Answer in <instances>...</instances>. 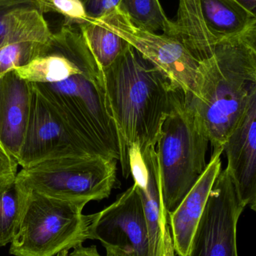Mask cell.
<instances>
[{"instance_id":"603a6c76","label":"cell","mask_w":256,"mask_h":256,"mask_svg":"<svg viewBox=\"0 0 256 256\" xmlns=\"http://www.w3.org/2000/svg\"><path fill=\"white\" fill-rule=\"evenodd\" d=\"M36 7L42 14L55 12L64 16L66 24L78 26L89 20L80 0H36Z\"/></svg>"},{"instance_id":"7a4b0ae2","label":"cell","mask_w":256,"mask_h":256,"mask_svg":"<svg viewBox=\"0 0 256 256\" xmlns=\"http://www.w3.org/2000/svg\"><path fill=\"white\" fill-rule=\"evenodd\" d=\"M256 92V24L222 39L198 64L195 93L187 97L208 134L212 154L223 144Z\"/></svg>"},{"instance_id":"484cf974","label":"cell","mask_w":256,"mask_h":256,"mask_svg":"<svg viewBox=\"0 0 256 256\" xmlns=\"http://www.w3.org/2000/svg\"><path fill=\"white\" fill-rule=\"evenodd\" d=\"M68 256H102L98 252L96 246L84 248L82 245L74 248L73 252H71Z\"/></svg>"},{"instance_id":"6da1fadb","label":"cell","mask_w":256,"mask_h":256,"mask_svg":"<svg viewBox=\"0 0 256 256\" xmlns=\"http://www.w3.org/2000/svg\"><path fill=\"white\" fill-rule=\"evenodd\" d=\"M107 102L115 124L122 174H131V155L156 147L176 88L127 43L103 70Z\"/></svg>"},{"instance_id":"44dd1931","label":"cell","mask_w":256,"mask_h":256,"mask_svg":"<svg viewBox=\"0 0 256 256\" xmlns=\"http://www.w3.org/2000/svg\"><path fill=\"white\" fill-rule=\"evenodd\" d=\"M48 24L33 4L0 6V46L11 39Z\"/></svg>"},{"instance_id":"5b68a950","label":"cell","mask_w":256,"mask_h":256,"mask_svg":"<svg viewBox=\"0 0 256 256\" xmlns=\"http://www.w3.org/2000/svg\"><path fill=\"white\" fill-rule=\"evenodd\" d=\"M24 191L21 218L9 250L12 255L56 256L88 240L91 216L83 214L86 203Z\"/></svg>"},{"instance_id":"d4e9b609","label":"cell","mask_w":256,"mask_h":256,"mask_svg":"<svg viewBox=\"0 0 256 256\" xmlns=\"http://www.w3.org/2000/svg\"><path fill=\"white\" fill-rule=\"evenodd\" d=\"M18 164L0 144V183L15 178L18 173Z\"/></svg>"},{"instance_id":"e0dca14e","label":"cell","mask_w":256,"mask_h":256,"mask_svg":"<svg viewBox=\"0 0 256 256\" xmlns=\"http://www.w3.org/2000/svg\"><path fill=\"white\" fill-rule=\"evenodd\" d=\"M207 28L217 38L241 34L256 24V14L235 0H199Z\"/></svg>"},{"instance_id":"5bb4252c","label":"cell","mask_w":256,"mask_h":256,"mask_svg":"<svg viewBox=\"0 0 256 256\" xmlns=\"http://www.w3.org/2000/svg\"><path fill=\"white\" fill-rule=\"evenodd\" d=\"M33 85L15 70L0 76V144L18 162L30 118Z\"/></svg>"},{"instance_id":"d6986e66","label":"cell","mask_w":256,"mask_h":256,"mask_svg":"<svg viewBox=\"0 0 256 256\" xmlns=\"http://www.w3.org/2000/svg\"><path fill=\"white\" fill-rule=\"evenodd\" d=\"M90 52L102 70L109 67L127 45L122 38L105 28L96 20L78 26Z\"/></svg>"},{"instance_id":"f1b7e54d","label":"cell","mask_w":256,"mask_h":256,"mask_svg":"<svg viewBox=\"0 0 256 256\" xmlns=\"http://www.w3.org/2000/svg\"><path fill=\"white\" fill-rule=\"evenodd\" d=\"M235 1L240 3L243 7L247 9L249 12L256 14V0H235Z\"/></svg>"},{"instance_id":"83f0119b","label":"cell","mask_w":256,"mask_h":256,"mask_svg":"<svg viewBox=\"0 0 256 256\" xmlns=\"http://www.w3.org/2000/svg\"><path fill=\"white\" fill-rule=\"evenodd\" d=\"M22 4H33L36 7V0H0V6Z\"/></svg>"},{"instance_id":"8fae6325","label":"cell","mask_w":256,"mask_h":256,"mask_svg":"<svg viewBox=\"0 0 256 256\" xmlns=\"http://www.w3.org/2000/svg\"><path fill=\"white\" fill-rule=\"evenodd\" d=\"M77 26L65 22L51 33L39 55L15 72L33 84H52L79 73L96 62Z\"/></svg>"},{"instance_id":"ffe728a7","label":"cell","mask_w":256,"mask_h":256,"mask_svg":"<svg viewBox=\"0 0 256 256\" xmlns=\"http://www.w3.org/2000/svg\"><path fill=\"white\" fill-rule=\"evenodd\" d=\"M117 8L141 30L155 33L162 30L164 34L170 36L174 28L159 0H120Z\"/></svg>"},{"instance_id":"9a60e30c","label":"cell","mask_w":256,"mask_h":256,"mask_svg":"<svg viewBox=\"0 0 256 256\" xmlns=\"http://www.w3.org/2000/svg\"><path fill=\"white\" fill-rule=\"evenodd\" d=\"M221 153L211 155L205 170L178 207L168 214V224L174 251L187 256L194 232L205 207L216 176L222 170Z\"/></svg>"},{"instance_id":"3957f363","label":"cell","mask_w":256,"mask_h":256,"mask_svg":"<svg viewBox=\"0 0 256 256\" xmlns=\"http://www.w3.org/2000/svg\"><path fill=\"white\" fill-rule=\"evenodd\" d=\"M209 143L196 111L186 94L175 88L156 144L162 204L168 216L204 173Z\"/></svg>"},{"instance_id":"ac0fdd59","label":"cell","mask_w":256,"mask_h":256,"mask_svg":"<svg viewBox=\"0 0 256 256\" xmlns=\"http://www.w3.org/2000/svg\"><path fill=\"white\" fill-rule=\"evenodd\" d=\"M52 32L48 24L23 33L0 46V76L30 64L40 54Z\"/></svg>"},{"instance_id":"f546056e","label":"cell","mask_w":256,"mask_h":256,"mask_svg":"<svg viewBox=\"0 0 256 256\" xmlns=\"http://www.w3.org/2000/svg\"><path fill=\"white\" fill-rule=\"evenodd\" d=\"M69 255V251L65 250L63 251V252H60V254H57L56 256H68Z\"/></svg>"},{"instance_id":"9c48e42d","label":"cell","mask_w":256,"mask_h":256,"mask_svg":"<svg viewBox=\"0 0 256 256\" xmlns=\"http://www.w3.org/2000/svg\"><path fill=\"white\" fill-rule=\"evenodd\" d=\"M69 156L91 155L33 85L30 118L18 156V166L27 168L47 160Z\"/></svg>"},{"instance_id":"cb8c5ba5","label":"cell","mask_w":256,"mask_h":256,"mask_svg":"<svg viewBox=\"0 0 256 256\" xmlns=\"http://www.w3.org/2000/svg\"><path fill=\"white\" fill-rule=\"evenodd\" d=\"M82 2L89 19H99L112 12L118 6L120 0H80Z\"/></svg>"},{"instance_id":"2e32d148","label":"cell","mask_w":256,"mask_h":256,"mask_svg":"<svg viewBox=\"0 0 256 256\" xmlns=\"http://www.w3.org/2000/svg\"><path fill=\"white\" fill-rule=\"evenodd\" d=\"M170 36L178 40L198 62L210 58L222 39L210 32L200 8L199 0H179L177 20Z\"/></svg>"},{"instance_id":"7c38bea8","label":"cell","mask_w":256,"mask_h":256,"mask_svg":"<svg viewBox=\"0 0 256 256\" xmlns=\"http://www.w3.org/2000/svg\"><path fill=\"white\" fill-rule=\"evenodd\" d=\"M131 162V174L138 186L147 224L150 256H175L168 224L162 204L156 147Z\"/></svg>"},{"instance_id":"ba28073f","label":"cell","mask_w":256,"mask_h":256,"mask_svg":"<svg viewBox=\"0 0 256 256\" xmlns=\"http://www.w3.org/2000/svg\"><path fill=\"white\" fill-rule=\"evenodd\" d=\"M246 208L229 170H221L194 232L187 256H238L237 224Z\"/></svg>"},{"instance_id":"4316f807","label":"cell","mask_w":256,"mask_h":256,"mask_svg":"<svg viewBox=\"0 0 256 256\" xmlns=\"http://www.w3.org/2000/svg\"><path fill=\"white\" fill-rule=\"evenodd\" d=\"M104 248L106 250V256H134L130 252L115 246H106Z\"/></svg>"},{"instance_id":"52a82bcc","label":"cell","mask_w":256,"mask_h":256,"mask_svg":"<svg viewBox=\"0 0 256 256\" xmlns=\"http://www.w3.org/2000/svg\"><path fill=\"white\" fill-rule=\"evenodd\" d=\"M130 44L144 60L159 69L171 85L187 97L195 93L199 62L174 38L137 28L117 7L95 19Z\"/></svg>"},{"instance_id":"30bf717a","label":"cell","mask_w":256,"mask_h":256,"mask_svg":"<svg viewBox=\"0 0 256 256\" xmlns=\"http://www.w3.org/2000/svg\"><path fill=\"white\" fill-rule=\"evenodd\" d=\"M89 239L115 246L134 256H150L147 224L136 184L98 213L90 214Z\"/></svg>"},{"instance_id":"7402d4cb","label":"cell","mask_w":256,"mask_h":256,"mask_svg":"<svg viewBox=\"0 0 256 256\" xmlns=\"http://www.w3.org/2000/svg\"><path fill=\"white\" fill-rule=\"evenodd\" d=\"M24 196L25 191L15 178L0 183V246L11 244L15 237Z\"/></svg>"},{"instance_id":"277c9868","label":"cell","mask_w":256,"mask_h":256,"mask_svg":"<svg viewBox=\"0 0 256 256\" xmlns=\"http://www.w3.org/2000/svg\"><path fill=\"white\" fill-rule=\"evenodd\" d=\"M33 85L91 156L119 161L117 130L107 102L103 70L97 62L60 82Z\"/></svg>"},{"instance_id":"8992f818","label":"cell","mask_w":256,"mask_h":256,"mask_svg":"<svg viewBox=\"0 0 256 256\" xmlns=\"http://www.w3.org/2000/svg\"><path fill=\"white\" fill-rule=\"evenodd\" d=\"M117 164V160L102 156H63L22 168L15 179L27 190L87 204L111 195Z\"/></svg>"},{"instance_id":"4fadbf2b","label":"cell","mask_w":256,"mask_h":256,"mask_svg":"<svg viewBox=\"0 0 256 256\" xmlns=\"http://www.w3.org/2000/svg\"><path fill=\"white\" fill-rule=\"evenodd\" d=\"M227 168L246 207L256 210V92L223 144Z\"/></svg>"}]
</instances>
